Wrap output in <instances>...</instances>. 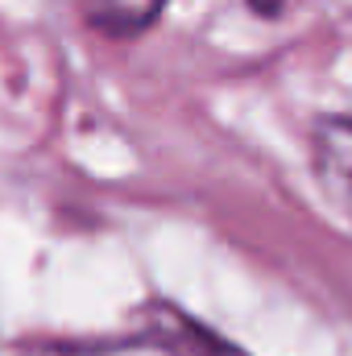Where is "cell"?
<instances>
[{
  "mask_svg": "<svg viewBox=\"0 0 352 356\" xmlns=\"http://www.w3.org/2000/svg\"><path fill=\"white\" fill-rule=\"evenodd\" d=\"M13 356H199L170 336H125V340H79V344H25Z\"/></svg>",
  "mask_w": 352,
  "mask_h": 356,
  "instance_id": "2",
  "label": "cell"
},
{
  "mask_svg": "<svg viewBox=\"0 0 352 356\" xmlns=\"http://www.w3.org/2000/svg\"><path fill=\"white\" fill-rule=\"evenodd\" d=\"M311 166L332 199L352 220V120L349 116H323L311 129Z\"/></svg>",
  "mask_w": 352,
  "mask_h": 356,
  "instance_id": "1",
  "label": "cell"
},
{
  "mask_svg": "<svg viewBox=\"0 0 352 356\" xmlns=\"http://www.w3.org/2000/svg\"><path fill=\"white\" fill-rule=\"evenodd\" d=\"M166 0H83V21L104 38H137L162 17Z\"/></svg>",
  "mask_w": 352,
  "mask_h": 356,
  "instance_id": "3",
  "label": "cell"
}]
</instances>
